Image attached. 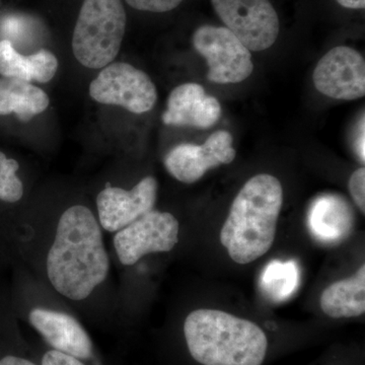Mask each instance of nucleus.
I'll return each mask as SVG.
<instances>
[{
  "instance_id": "nucleus-1",
  "label": "nucleus",
  "mask_w": 365,
  "mask_h": 365,
  "mask_svg": "<svg viewBox=\"0 0 365 365\" xmlns=\"http://www.w3.org/2000/svg\"><path fill=\"white\" fill-rule=\"evenodd\" d=\"M100 225L83 205L72 206L60 217L47 257L48 278L67 299L83 300L102 284L109 272Z\"/></svg>"
},
{
  "instance_id": "nucleus-2",
  "label": "nucleus",
  "mask_w": 365,
  "mask_h": 365,
  "mask_svg": "<svg viewBox=\"0 0 365 365\" xmlns=\"http://www.w3.org/2000/svg\"><path fill=\"white\" fill-rule=\"evenodd\" d=\"M282 202L277 178L257 175L245 184L220 232V242L232 260L246 265L267 253L275 240Z\"/></svg>"
},
{
  "instance_id": "nucleus-3",
  "label": "nucleus",
  "mask_w": 365,
  "mask_h": 365,
  "mask_svg": "<svg viewBox=\"0 0 365 365\" xmlns=\"http://www.w3.org/2000/svg\"><path fill=\"white\" fill-rule=\"evenodd\" d=\"M184 335L190 354L202 365H262L267 354L260 327L218 309L192 312Z\"/></svg>"
},
{
  "instance_id": "nucleus-4",
  "label": "nucleus",
  "mask_w": 365,
  "mask_h": 365,
  "mask_svg": "<svg viewBox=\"0 0 365 365\" xmlns=\"http://www.w3.org/2000/svg\"><path fill=\"white\" fill-rule=\"evenodd\" d=\"M125 29L122 0H85L72 36L74 56L88 68H104L119 54Z\"/></svg>"
},
{
  "instance_id": "nucleus-5",
  "label": "nucleus",
  "mask_w": 365,
  "mask_h": 365,
  "mask_svg": "<svg viewBox=\"0 0 365 365\" xmlns=\"http://www.w3.org/2000/svg\"><path fill=\"white\" fill-rule=\"evenodd\" d=\"M192 42L207 62V78L211 83H239L253 73L251 52L225 26H200L194 33Z\"/></svg>"
},
{
  "instance_id": "nucleus-6",
  "label": "nucleus",
  "mask_w": 365,
  "mask_h": 365,
  "mask_svg": "<svg viewBox=\"0 0 365 365\" xmlns=\"http://www.w3.org/2000/svg\"><path fill=\"white\" fill-rule=\"evenodd\" d=\"M90 95L100 104L119 106L134 114L151 111L158 101L150 76L124 62H112L102 68L91 83Z\"/></svg>"
},
{
  "instance_id": "nucleus-7",
  "label": "nucleus",
  "mask_w": 365,
  "mask_h": 365,
  "mask_svg": "<svg viewBox=\"0 0 365 365\" xmlns=\"http://www.w3.org/2000/svg\"><path fill=\"white\" fill-rule=\"evenodd\" d=\"M220 20L250 51L267 50L279 35V19L269 0H211Z\"/></svg>"
},
{
  "instance_id": "nucleus-8",
  "label": "nucleus",
  "mask_w": 365,
  "mask_h": 365,
  "mask_svg": "<svg viewBox=\"0 0 365 365\" xmlns=\"http://www.w3.org/2000/svg\"><path fill=\"white\" fill-rule=\"evenodd\" d=\"M179 230L174 215L151 210L117 232L114 246L118 258L123 265L131 266L145 255L169 252L179 241Z\"/></svg>"
},
{
  "instance_id": "nucleus-9",
  "label": "nucleus",
  "mask_w": 365,
  "mask_h": 365,
  "mask_svg": "<svg viewBox=\"0 0 365 365\" xmlns=\"http://www.w3.org/2000/svg\"><path fill=\"white\" fill-rule=\"evenodd\" d=\"M313 81L317 90L327 97L345 101L364 98V56L346 46L333 48L317 64Z\"/></svg>"
},
{
  "instance_id": "nucleus-10",
  "label": "nucleus",
  "mask_w": 365,
  "mask_h": 365,
  "mask_svg": "<svg viewBox=\"0 0 365 365\" xmlns=\"http://www.w3.org/2000/svg\"><path fill=\"white\" fill-rule=\"evenodd\" d=\"M232 134L220 130L211 134L202 145L180 144L165 158V167L178 181L193 184L207 170L235 160L237 153L232 148Z\"/></svg>"
},
{
  "instance_id": "nucleus-11",
  "label": "nucleus",
  "mask_w": 365,
  "mask_h": 365,
  "mask_svg": "<svg viewBox=\"0 0 365 365\" xmlns=\"http://www.w3.org/2000/svg\"><path fill=\"white\" fill-rule=\"evenodd\" d=\"M158 182L146 177L130 191L107 187L97 198L98 217L108 232H119L153 210L158 198Z\"/></svg>"
},
{
  "instance_id": "nucleus-12",
  "label": "nucleus",
  "mask_w": 365,
  "mask_h": 365,
  "mask_svg": "<svg viewBox=\"0 0 365 365\" xmlns=\"http://www.w3.org/2000/svg\"><path fill=\"white\" fill-rule=\"evenodd\" d=\"M222 106L217 98L205 93L202 86L184 83L172 91L163 122L172 126H191L207 129L217 123Z\"/></svg>"
},
{
  "instance_id": "nucleus-13",
  "label": "nucleus",
  "mask_w": 365,
  "mask_h": 365,
  "mask_svg": "<svg viewBox=\"0 0 365 365\" xmlns=\"http://www.w3.org/2000/svg\"><path fill=\"white\" fill-rule=\"evenodd\" d=\"M29 319L57 351L78 359H90L93 356L90 336L73 317L61 312L34 309Z\"/></svg>"
},
{
  "instance_id": "nucleus-14",
  "label": "nucleus",
  "mask_w": 365,
  "mask_h": 365,
  "mask_svg": "<svg viewBox=\"0 0 365 365\" xmlns=\"http://www.w3.org/2000/svg\"><path fill=\"white\" fill-rule=\"evenodd\" d=\"M353 220L351 208L342 197L323 195L312 203L307 223L318 241L336 244L350 235Z\"/></svg>"
},
{
  "instance_id": "nucleus-15",
  "label": "nucleus",
  "mask_w": 365,
  "mask_h": 365,
  "mask_svg": "<svg viewBox=\"0 0 365 365\" xmlns=\"http://www.w3.org/2000/svg\"><path fill=\"white\" fill-rule=\"evenodd\" d=\"M58 60L52 52L41 49L25 56L16 51L9 40L0 41V76L2 78L21 79L47 83L58 71Z\"/></svg>"
},
{
  "instance_id": "nucleus-16",
  "label": "nucleus",
  "mask_w": 365,
  "mask_h": 365,
  "mask_svg": "<svg viewBox=\"0 0 365 365\" xmlns=\"http://www.w3.org/2000/svg\"><path fill=\"white\" fill-rule=\"evenodd\" d=\"M321 309L333 319L354 318L365 313V266L351 277L337 281L324 290Z\"/></svg>"
},
{
  "instance_id": "nucleus-17",
  "label": "nucleus",
  "mask_w": 365,
  "mask_h": 365,
  "mask_svg": "<svg viewBox=\"0 0 365 365\" xmlns=\"http://www.w3.org/2000/svg\"><path fill=\"white\" fill-rule=\"evenodd\" d=\"M50 104L42 88L16 78H0V115L14 114L23 122L42 114Z\"/></svg>"
},
{
  "instance_id": "nucleus-18",
  "label": "nucleus",
  "mask_w": 365,
  "mask_h": 365,
  "mask_svg": "<svg viewBox=\"0 0 365 365\" xmlns=\"http://www.w3.org/2000/svg\"><path fill=\"white\" fill-rule=\"evenodd\" d=\"M299 269L297 262L274 260L261 275L260 285L264 294L274 302H284L297 292Z\"/></svg>"
},
{
  "instance_id": "nucleus-19",
  "label": "nucleus",
  "mask_w": 365,
  "mask_h": 365,
  "mask_svg": "<svg viewBox=\"0 0 365 365\" xmlns=\"http://www.w3.org/2000/svg\"><path fill=\"white\" fill-rule=\"evenodd\" d=\"M20 165L0 150V200L18 202L24 195V186L16 173Z\"/></svg>"
},
{
  "instance_id": "nucleus-20",
  "label": "nucleus",
  "mask_w": 365,
  "mask_h": 365,
  "mask_svg": "<svg viewBox=\"0 0 365 365\" xmlns=\"http://www.w3.org/2000/svg\"><path fill=\"white\" fill-rule=\"evenodd\" d=\"M137 11L167 13L179 6L184 0H125Z\"/></svg>"
},
{
  "instance_id": "nucleus-21",
  "label": "nucleus",
  "mask_w": 365,
  "mask_h": 365,
  "mask_svg": "<svg viewBox=\"0 0 365 365\" xmlns=\"http://www.w3.org/2000/svg\"><path fill=\"white\" fill-rule=\"evenodd\" d=\"M350 194H351L353 200L356 203L357 207L361 210V212L365 213V169L360 168V169L355 170L349 179Z\"/></svg>"
},
{
  "instance_id": "nucleus-22",
  "label": "nucleus",
  "mask_w": 365,
  "mask_h": 365,
  "mask_svg": "<svg viewBox=\"0 0 365 365\" xmlns=\"http://www.w3.org/2000/svg\"><path fill=\"white\" fill-rule=\"evenodd\" d=\"M42 365H85L76 357L51 350L46 353L42 359Z\"/></svg>"
},
{
  "instance_id": "nucleus-23",
  "label": "nucleus",
  "mask_w": 365,
  "mask_h": 365,
  "mask_svg": "<svg viewBox=\"0 0 365 365\" xmlns=\"http://www.w3.org/2000/svg\"><path fill=\"white\" fill-rule=\"evenodd\" d=\"M364 132V118H362L361 122H360L359 134H357L356 143H355L356 144L357 155H359L362 163H364L365 160Z\"/></svg>"
},
{
  "instance_id": "nucleus-24",
  "label": "nucleus",
  "mask_w": 365,
  "mask_h": 365,
  "mask_svg": "<svg viewBox=\"0 0 365 365\" xmlns=\"http://www.w3.org/2000/svg\"><path fill=\"white\" fill-rule=\"evenodd\" d=\"M0 365H36L30 360L21 359V357L6 356L0 360Z\"/></svg>"
},
{
  "instance_id": "nucleus-25",
  "label": "nucleus",
  "mask_w": 365,
  "mask_h": 365,
  "mask_svg": "<svg viewBox=\"0 0 365 365\" xmlns=\"http://www.w3.org/2000/svg\"><path fill=\"white\" fill-rule=\"evenodd\" d=\"M337 2L346 9H361L365 7V0H337Z\"/></svg>"
}]
</instances>
